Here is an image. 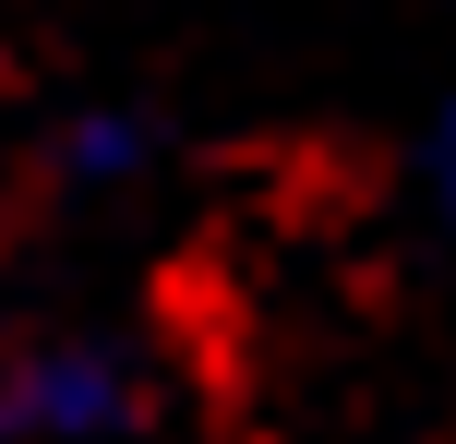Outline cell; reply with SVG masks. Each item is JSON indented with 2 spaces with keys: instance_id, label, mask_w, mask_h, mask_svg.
Returning a JSON list of instances; mask_svg holds the SVG:
<instances>
[{
  "instance_id": "cell-1",
  "label": "cell",
  "mask_w": 456,
  "mask_h": 444,
  "mask_svg": "<svg viewBox=\"0 0 456 444\" xmlns=\"http://www.w3.org/2000/svg\"><path fill=\"white\" fill-rule=\"evenodd\" d=\"M144 421H157V360L120 325L0 336V444H133Z\"/></svg>"
},
{
  "instance_id": "cell-2",
  "label": "cell",
  "mask_w": 456,
  "mask_h": 444,
  "mask_svg": "<svg viewBox=\"0 0 456 444\" xmlns=\"http://www.w3.org/2000/svg\"><path fill=\"white\" fill-rule=\"evenodd\" d=\"M24 168H37L48 205H133L168 168V120L144 96H61L37 120V144H24Z\"/></svg>"
},
{
  "instance_id": "cell-3",
  "label": "cell",
  "mask_w": 456,
  "mask_h": 444,
  "mask_svg": "<svg viewBox=\"0 0 456 444\" xmlns=\"http://www.w3.org/2000/svg\"><path fill=\"white\" fill-rule=\"evenodd\" d=\"M420 181H433V205L456 216V96L433 109V133H420Z\"/></svg>"
}]
</instances>
